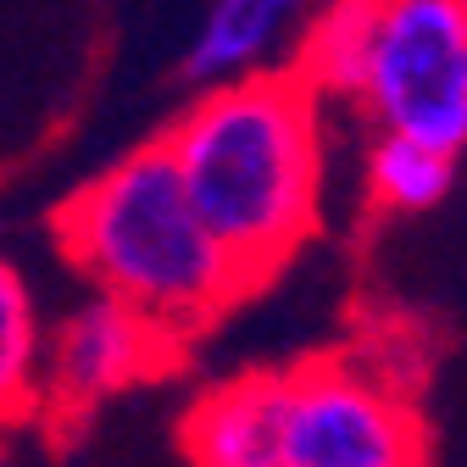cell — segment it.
I'll use <instances>...</instances> for the list:
<instances>
[{
  "mask_svg": "<svg viewBox=\"0 0 467 467\" xmlns=\"http://www.w3.org/2000/svg\"><path fill=\"white\" fill-rule=\"evenodd\" d=\"M284 389L273 368L234 373L190 400L179 451L190 467H284Z\"/></svg>",
  "mask_w": 467,
  "mask_h": 467,
  "instance_id": "obj_6",
  "label": "cell"
},
{
  "mask_svg": "<svg viewBox=\"0 0 467 467\" xmlns=\"http://www.w3.org/2000/svg\"><path fill=\"white\" fill-rule=\"evenodd\" d=\"M284 379V467H429L423 412L379 368L317 357Z\"/></svg>",
  "mask_w": 467,
  "mask_h": 467,
  "instance_id": "obj_4",
  "label": "cell"
},
{
  "mask_svg": "<svg viewBox=\"0 0 467 467\" xmlns=\"http://www.w3.org/2000/svg\"><path fill=\"white\" fill-rule=\"evenodd\" d=\"M373 0H334V6L306 17V34L296 45V73L317 100H357L362 95V73H368V45H373Z\"/></svg>",
  "mask_w": 467,
  "mask_h": 467,
  "instance_id": "obj_8",
  "label": "cell"
},
{
  "mask_svg": "<svg viewBox=\"0 0 467 467\" xmlns=\"http://www.w3.org/2000/svg\"><path fill=\"white\" fill-rule=\"evenodd\" d=\"M456 184V156L429 150L418 140L379 134L368 150V195L384 212H434Z\"/></svg>",
  "mask_w": 467,
  "mask_h": 467,
  "instance_id": "obj_10",
  "label": "cell"
},
{
  "mask_svg": "<svg viewBox=\"0 0 467 467\" xmlns=\"http://www.w3.org/2000/svg\"><path fill=\"white\" fill-rule=\"evenodd\" d=\"M379 134L462 156L467 145V0H384L362 95Z\"/></svg>",
  "mask_w": 467,
  "mask_h": 467,
  "instance_id": "obj_3",
  "label": "cell"
},
{
  "mask_svg": "<svg viewBox=\"0 0 467 467\" xmlns=\"http://www.w3.org/2000/svg\"><path fill=\"white\" fill-rule=\"evenodd\" d=\"M296 17H301L296 0H217V6H206L195 39L184 50V73L206 89L256 78V73H267L262 62L278 50L284 28Z\"/></svg>",
  "mask_w": 467,
  "mask_h": 467,
  "instance_id": "obj_7",
  "label": "cell"
},
{
  "mask_svg": "<svg viewBox=\"0 0 467 467\" xmlns=\"http://www.w3.org/2000/svg\"><path fill=\"white\" fill-rule=\"evenodd\" d=\"M45 400V323L17 262L0 256V434Z\"/></svg>",
  "mask_w": 467,
  "mask_h": 467,
  "instance_id": "obj_9",
  "label": "cell"
},
{
  "mask_svg": "<svg viewBox=\"0 0 467 467\" xmlns=\"http://www.w3.org/2000/svg\"><path fill=\"white\" fill-rule=\"evenodd\" d=\"M161 150L245 289H262L317 234L323 123L317 95L289 67L206 89Z\"/></svg>",
  "mask_w": 467,
  "mask_h": 467,
  "instance_id": "obj_1",
  "label": "cell"
},
{
  "mask_svg": "<svg viewBox=\"0 0 467 467\" xmlns=\"http://www.w3.org/2000/svg\"><path fill=\"white\" fill-rule=\"evenodd\" d=\"M184 345H172L156 323L117 306L106 296H89L62 317V328L45 345V400L39 412L56 423H78L111 395H123L145 379L172 373Z\"/></svg>",
  "mask_w": 467,
  "mask_h": 467,
  "instance_id": "obj_5",
  "label": "cell"
},
{
  "mask_svg": "<svg viewBox=\"0 0 467 467\" xmlns=\"http://www.w3.org/2000/svg\"><path fill=\"white\" fill-rule=\"evenodd\" d=\"M56 245L95 284V296L140 312L172 345H190L251 296L195 217L161 140L111 161L56 206Z\"/></svg>",
  "mask_w": 467,
  "mask_h": 467,
  "instance_id": "obj_2",
  "label": "cell"
}]
</instances>
